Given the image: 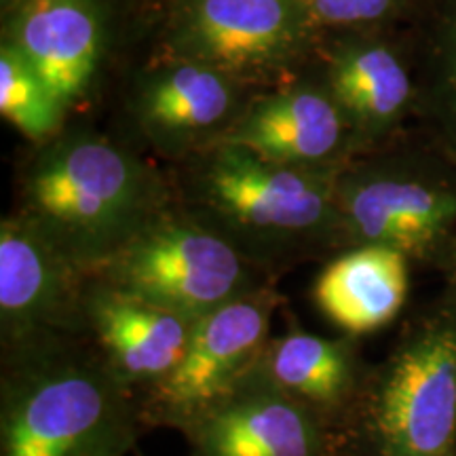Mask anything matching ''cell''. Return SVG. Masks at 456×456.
<instances>
[{
  "label": "cell",
  "instance_id": "cell-1",
  "mask_svg": "<svg viewBox=\"0 0 456 456\" xmlns=\"http://www.w3.org/2000/svg\"><path fill=\"white\" fill-rule=\"evenodd\" d=\"M68 336L7 351L0 456H121L142 419L98 346Z\"/></svg>",
  "mask_w": 456,
  "mask_h": 456
},
{
  "label": "cell",
  "instance_id": "cell-2",
  "mask_svg": "<svg viewBox=\"0 0 456 456\" xmlns=\"http://www.w3.org/2000/svg\"><path fill=\"white\" fill-rule=\"evenodd\" d=\"M165 214L155 171L98 135L43 144L21 180L20 218L91 275Z\"/></svg>",
  "mask_w": 456,
  "mask_h": 456
},
{
  "label": "cell",
  "instance_id": "cell-3",
  "mask_svg": "<svg viewBox=\"0 0 456 456\" xmlns=\"http://www.w3.org/2000/svg\"><path fill=\"white\" fill-rule=\"evenodd\" d=\"M338 174L340 169L277 163L243 146L214 142L192 191L218 220L212 228L239 249L245 243L281 252L340 231Z\"/></svg>",
  "mask_w": 456,
  "mask_h": 456
},
{
  "label": "cell",
  "instance_id": "cell-4",
  "mask_svg": "<svg viewBox=\"0 0 456 456\" xmlns=\"http://www.w3.org/2000/svg\"><path fill=\"white\" fill-rule=\"evenodd\" d=\"M89 277L195 322L260 288L231 239L205 222L167 212Z\"/></svg>",
  "mask_w": 456,
  "mask_h": 456
},
{
  "label": "cell",
  "instance_id": "cell-5",
  "mask_svg": "<svg viewBox=\"0 0 456 456\" xmlns=\"http://www.w3.org/2000/svg\"><path fill=\"white\" fill-rule=\"evenodd\" d=\"M363 429L379 456H452L456 446V319L410 336L380 370Z\"/></svg>",
  "mask_w": 456,
  "mask_h": 456
},
{
  "label": "cell",
  "instance_id": "cell-6",
  "mask_svg": "<svg viewBox=\"0 0 456 456\" xmlns=\"http://www.w3.org/2000/svg\"><path fill=\"white\" fill-rule=\"evenodd\" d=\"M315 21L302 0H175L171 57L192 60L239 85L283 77L305 55Z\"/></svg>",
  "mask_w": 456,
  "mask_h": 456
},
{
  "label": "cell",
  "instance_id": "cell-7",
  "mask_svg": "<svg viewBox=\"0 0 456 456\" xmlns=\"http://www.w3.org/2000/svg\"><path fill=\"white\" fill-rule=\"evenodd\" d=\"M279 300L260 285L199 317L180 362L146 389L142 414L152 423L191 429L258 368Z\"/></svg>",
  "mask_w": 456,
  "mask_h": 456
},
{
  "label": "cell",
  "instance_id": "cell-8",
  "mask_svg": "<svg viewBox=\"0 0 456 456\" xmlns=\"http://www.w3.org/2000/svg\"><path fill=\"white\" fill-rule=\"evenodd\" d=\"M87 273L20 216L0 224V328L4 353L89 336Z\"/></svg>",
  "mask_w": 456,
  "mask_h": 456
},
{
  "label": "cell",
  "instance_id": "cell-9",
  "mask_svg": "<svg viewBox=\"0 0 456 456\" xmlns=\"http://www.w3.org/2000/svg\"><path fill=\"white\" fill-rule=\"evenodd\" d=\"M340 231L357 245H385L403 256H429L456 228V188L408 167H359L336 180Z\"/></svg>",
  "mask_w": 456,
  "mask_h": 456
},
{
  "label": "cell",
  "instance_id": "cell-10",
  "mask_svg": "<svg viewBox=\"0 0 456 456\" xmlns=\"http://www.w3.org/2000/svg\"><path fill=\"white\" fill-rule=\"evenodd\" d=\"M323 416L254 370L188 429L197 456H326Z\"/></svg>",
  "mask_w": 456,
  "mask_h": 456
},
{
  "label": "cell",
  "instance_id": "cell-11",
  "mask_svg": "<svg viewBox=\"0 0 456 456\" xmlns=\"http://www.w3.org/2000/svg\"><path fill=\"white\" fill-rule=\"evenodd\" d=\"M3 41L13 45L68 110L89 95L108 43L106 0H11Z\"/></svg>",
  "mask_w": 456,
  "mask_h": 456
},
{
  "label": "cell",
  "instance_id": "cell-12",
  "mask_svg": "<svg viewBox=\"0 0 456 456\" xmlns=\"http://www.w3.org/2000/svg\"><path fill=\"white\" fill-rule=\"evenodd\" d=\"M87 332L110 368L131 389H151L165 379L191 340L195 319L163 309L89 279L85 294Z\"/></svg>",
  "mask_w": 456,
  "mask_h": 456
},
{
  "label": "cell",
  "instance_id": "cell-13",
  "mask_svg": "<svg viewBox=\"0 0 456 456\" xmlns=\"http://www.w3.org/2000/svg\"><path fill=\"white\" fill-rule=\"evenodd\" d=\"M349 127L330 89L289 87L249 104L214 142L296 167L336 169V159L349 144Z\"/></svg>",
  "mask_w": 456,
  "mask_h": 456
},
{
  "label": "cell",
  "instance_id": "cell-14",
  "mask_svg": "<svg viewBox=\"0 0 456 456\" xmlns=\"http://www.w3.org/2000/svg\"><path fill=\"white\" fill-rule=\"evenodd\" d=\"M239 83L214 68L171 57L142 78L135 117L159 146L184 148L228 121Z\"/></svg>",
  "mask_w": 456,
  "mask_h": 456
},
{
  "label": "cell",
  "instance_id": "cell-15",
  "mask_svg": "<svg viewBox=\"0 0 456 456\" xmlns=\"http://www.w3.org/2000/svg\"><path fill=\"white\" fill-rule=\"evenodd\" d=\"M408 296V256L385 245H355L328 262L313 285V300L349 334L387 326Z\"/></svg>",
  "mask_w": 456,
  "mask_h": 456
},
{
  "label": "cell",
  "instance_id": "cell-16",
  "mask_svg": "<svg viewBox=\"0 0 456 456\" xmlns=\"http://www.w3.org/2000/svg\"><path fill=\"white\" fill-rule=\"evenodd\" d=\"M328 89L362 138H376L403 117L412 102V78L395 49L374 38H351L334 47Z\"/></svg>",
  "mask_w": 456,
  "mask_h": 456
},
{
  "label": "cell",
  "instance_id": "cell-17",
  "mask_svg": "<svg viewBox=\"0 0 456 456\" xmlns=\"http://www.w3.org/2000/svg\"><path fill=\"white\" fill-rule=\"evenodd\" d=\"M258 370L289 395L326 419L355 389V353L351 342L323 338L292 326L271 338Z\"/></svg>",
  "mask_w": 456,
  "mask_h": 456
},
{
  "label": "cell",
  "instance_id": "cell-18",
  "mask_svg": "<svg viewBox=\"0 0 456 456\" xmlns=\"http://www.w3.org/2000/svg\"><path fill=\"white\" fill-rule=\"evenodd\" d=\"M0 112L37 144L57 138L68 112L41 74L7 41L0 47Z\"/></svg>",
  "mask_w": 456,
  "mask_h": 456
},
{
  "label": "cell",
  "instance_id": "cell-19",
  "mask_svg": "<svg viewBox=\"0 0 456 456\" xmlns=\"http://www.w3.org/2000/svg\"><path fill=\"white\" fill-rule=\"evenodd\" d=\"M399 0H302L315 26H359L385 20Z\"/></svg>",
  "mask_w": 456,
  "mask_h": 456
},
{
  "label": "cell",
  "instance_id": "cell-20",
  "mask_svg": "<svg viewBox=\"0 0 456 456\" xmlns=\"http://www.w3.org/2000/svg\"><path fill=\"white\" fill-rule=\"evenodd\" d=\"M442 66H444V83H446L448 95L452 100L456 110V17L444 30L442 43Z\"/></svg>",
  "mask_w": 456,
  "mask_h": 456
},
{
  "label": "cell",
  "instance_id": "cell-21",
  "mask_svg": "<svg viewBox=\"0 0 456 456\" xmlns=\"http://www.w3.org/2000/svg\"><path fill=\"white\" fill-rule=\"evenodd\" d=\"M11 3V0H3V7H7V4Z\"/></svg>",
  "mask_w": 456,
  "mask_h": 456
}]
</instances>
